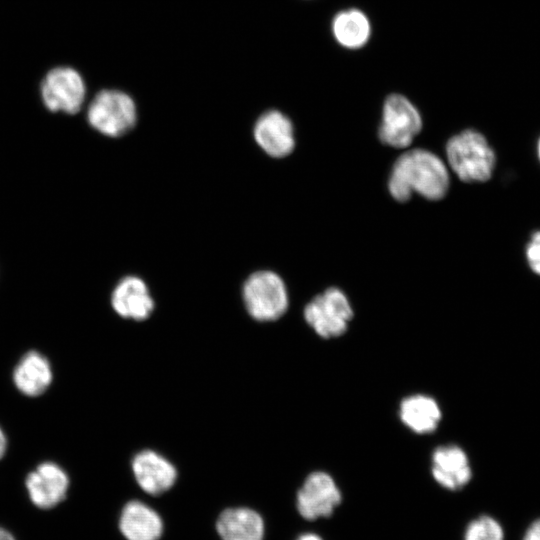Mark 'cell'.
<instances>
[{
	"instance_id": "1",
	"label": "cell",
	"mask_w": 540,
	"mask_h": 540,
	"mask_svg": "<svg viewBox=\"0 0 540 540\" xmlns=\"http://www.w3.org/2000/svg\"><path fill=\"white\" fill-rule=\"evenodd\" d=\"M450 186V175L445 162L426 149H411L402 153L390 171L387 188L391 197L403 203L414 193L430 200L445 197Z\"/></svg>"
},
{
	"instance_id": "2",
	"label": "cell",
	"mask_w": 540,
	"mask_h": 540,
	"mask_svg": "<svg viewBox=\"0 0 540 540\" xmlns=\"http://www.w3.org/2000/svg\"><path fill=\"white\" fill-rule=\"evenodd\" d=\"M447 163L466 183L488 181L496 166V154L486 137L477 130L465 129L453 135L445 147Z\"/></svg>"
},
{
	"instance_id": "3",
	"label": "cell",
	"mask_w": 540,
	"mask_h": 540,
	"mask_svg": "<svg viewBox=\"0 0 540 540\" xmlns=\"http://www.w3.org/2000/svg\"><path fill=\"white\" fill-rule=\"evenodd\" d=\"M87 120L95 130L110 137L129 132L137 122L135 100L120 89H102L90 101Z\"/></svg>"
},
{
	"instance_id": "4",
	"label": "cell",
	"mask_w": 540,
	"mask_h": 540,
	"mask_svg": "<svg viewBox=\"0 0 540 540\" xmlns=\"http://www.w3.org/2000/svg\"><path fill=\"white\" fill-rule=\"evenodd\" d=\"M242 296L249 315L262 322L279 319L289 304L283 279L268 270L251 274L243 285Z\"/></svg>"
},
{
	"instance_id": "5",
	"label": "cell",
	"mask_w": 540,
	"mask_h": 540,
	"mask_svg": "<svg viewBox=\"0 0 540 540\" xmlns=\"http://www.w3.org/2000/svg\"><path fill=\"white\" fill-rule=\"evenodd\" d=\"M422 128V116L406 96L392 93L386 97L378 129L382 144L395 149L407 148Z\"/></svg>"
},
{
	"instance_id": "6",
	"label": "cell",
	"mask_w": 540,
	"mask_h": 540,
	"mask_svg": "<svg viewBox=\"0 0 540 540\" xmlns=\"http://www.w3.org/2000/svg\"><path fill=\"white\" fill-rule=\"evenodd\" d=\"M353 316L351 303L337 287H330L316 295L304 308L309 326L323 338L342 335Z\"/></svg>"
},
{
	"instance_id": "7",
	"label": "cell",
	"mask_w": 540,
	"mask_h": 540,
	"mask_svg": "<svg viewBox=\"0 0 540 540\" xmlns=\"http://www.w3.org/2000/svg\"><path fill=\"white\" fill-rule=\"evenodd\" d=\"M40 93L45 107L52 112L77 113L86 98V83L76 69L58 66L42 79Z\"/></svg>"
},
{
	"instance_id": "8",
	"label": "cell",
	"mask_w": 540,
	"mask_h": 540,
	"mask_svg": "<svg viewBox=\"0 0 540 540\" xmlns=\"http://www.w3.org/2000/svg\"><path fill=\"white\" fill-rule=\"evenodd\" d=\"M71 480L69 473L55 461L39 462L24 478L29 501L40 510H51L67 498Z\"/></svg>"
},
{
	"instance_id": "9",
	"label": "cell",
	"mask_w": 540,
	"mask_h": 540,
	"mask_svg": "<svg viewBox=\"0 0 540 540\" xmlns=\"http://www.w3.org/2000/svg\"><path fill=\"white\" fill-rule=\"evenodd\" d=\"M342 494L335 480L324 471L310 473L297 492L296 508L306 520L328 518L341 503Z\"/></svg>"
},
{
	"instance_id": "10",
	"label": "cell",
	"mask_w": 540,
	"mask_h": 540,
	"mask_svg": "<svg viewBox=\"0 0 540 540\" xmlns=\"http://www.w3.org/2000/svg\"><path fill=\"white\" fill-rule=\"evenodd\" d=\"M253 135L260 148L274 158L286 157L295 148L293 123L279 110L262 113L256 120Z\"/></svg>"
},
{
	"instance_id": "11",
	"label": "cell",
	"mask_w": 540,
	"mask_h": 540,
	"mask_svg": "<svg viewBox=\"0 0 540 540\" xmlns=\"http://www.w3.org/2000/svg\"><path fill=\"white\" fill-rule=\"evenodd\" d=\"M132 471L139 486L148 494L159 495L170 489L177 478L174 465L153 450H142L132 460Z\"/></svg>"
},
{
	"instance_id": "12",
	"label": "cell",
	"mask_w": 540,
	"mask_h": 540,
	"mask_svg": "<svg viewBox=\"0 0 540 540\" xmlns=\"http://www.w3.org/2000/svg\"><path fill=\"white\" fill-rule=\"evenodd\" d=\"M431 473L443 488L457 491L472 478V469L465 451L456 445H443L432 454Z\"/></svg>"
},
{
	"instance_id": "13",
	"label": "cell",
	"mask_w": 540,
	"mask_h": 540,
	"mask_svg": "<svg viewBox=\"0 0 540 540\" xmlns=\"http://www.w3.org/2000/svg\"><path fill=\"white\" fill-rule=\"evenodd\" d=\"M111 305L122 318L145 320L151 315L155 304L146 283L141 278L126 276L115 286L111 295Z\"/></svg>"
},
{
	"instance_id": "14",
	"label": "cell",
	"mask_w": 540,
	"mask_h": 540,
	"mask_svg": "<svg viewBox=\"0 0 540 540\" xmlns=\"http://www.w3.org/2000/svg\"><path fill=\"white\" fill-rule=\"evenodd\" d=\"M15 388L30 398L44 394L53 381L49 360L40 352L30 350L18 361L12 372Z\"/></svg>"
},
{
	"instance_id": "15",
	"label": "cell",
	"mask_w": 540,
	"mask_h": 540,
	"mask_svg": "<svg viewBox=\"0 0 540 540\" xmlns=\"http://www.w3.org/2000/svg\"><path fill=\"white\" fill-rule=\"evenodd\" d=\"M119 528L127 540H158L163 524L160 516L140 501H130L122 509Z\"/></svg>"
},
{
	"instance_id": "16",
	"label": "cell",
	"mask_w": 540,
	"mask_h": 540,
	"mask_svg": "<svg viewBox=\"0 0 540 540\" xmlns=\"http://www.w3.org/2000/svg\"><path fill=\"white\" fill-rule=\"evenodd\" d=\"M331 32L340 46L356 50L368 43L372 29L368 16L362 10L347 8L334 15Z\"/></svg>"
},
{
	"instance_id": "17",
	"label": "cell",
	"mask_w": 540,
	"mask_h": 540,
	"mask_svg": "<svg viewBox=\"0 0 540 540\" xmlns=\"http://www.w3.org/2000/svg\"><path fill=\"white\" fill-rule=\"evenodd\" d=\"M217 531L222 540H263L264 522L254 510L229 508L220 514Z\"/></svg>"
},
{
	"instance_id": "18",
	"label": "cell",
	"mask_w": 540,
	"mask_h": 540,
	"mask_svg": "<svg viewBox=\"0 0 540 540\" xmlns=\"http://www.w3.org/2000/svg\"><path fill=\"white\" fill-rule=\"evenodd\" d=\"M399 416L410 430L415 433L426 434L433 432L438 427L441 410L432 397L415 394L401 402Z\"/></svg>"
},
{
	"instance_id": "19",
	"label": "cell",
	"mask_w": 540,
	"mask_h": 540,
	"mask_svg": "<svg viewBox=\"0 0 540 540\" xmlns=\"http://www.w3.org/2000/svg\"><path fill=\"white\" fill-rule=\"evenodd\" d=\"M464 540H504V530L495 518L482 515L469 522Z\"/></svg>"
},
{
	"instance_id": "20",
	"label": "cell",
	"mask_w": 540,
	"mask_h": 540,
	"mask_svg": "<svg viewBox=\"0 0 540 540\" xmlns=\"http://www.w3.org/2000/svg\"><path fill=\"white\" fill-rule=\"evenodd\" d=\"M525 257L530 270L540 276V230L530 236L525 248Z\"/></svg>"
},
{
	"instance_id": "21",
	"label": "cell",
	"mask_w": 540,
	"mask_h": 540,
	"mask_svg": "<svg viewBox=\"0 0 540 540\" xmlns=\"http://www.w3.org/2000/svg\"><path fill=\"white\" fill-rule=\"evenodd\" d=\"M522 540H540V519L530 524Z\"/></svg>"
},
{
	"instance_id": "22",
	"label": "cell",
	"mask_w": 540,
	"mask_h": 540,
	"mask_svg": "<svg viewBox=\"0 0 540 540\" xmlns=\"http://www.w3.org/2000/svg\"><path fill=\"white\" fill-rule=\"evenodd\" d=\"M8 450V438L0 426V461H2Z\"/></svg>"
},
{
	"instance_id": "23",
	"label": "cell",
	"mask_w": 540,
	"mask_h": 540,
	"mask_svg": "<svg viewBox=\"0 0 540 540\" xmlns=\"http://www.w3.org/2000/svg\"><path fill=\"white\" fill-rule=\"evenodd\" d=\"M0 540H16V538L8 529L0 526Z\"/></svg>"
},
{
	"instance_id": "24",
	"label": "cell",
	"mask_w": 540,
	"mask_h": 540,
	"mask_svg": "<svg viewBox=\"0 0 540 540\" xmlns=\"http://www.w3.org/2000/svg\"><path fill=\"white\" fill-rule=\"evenodd\" d=\"M296 540H323V539L321 538V536L315 533L308 532V533L301 534Z\"/></svg>"
},
{
	"instance_id": "25",
	"label": "cell",
	"mask_w": 540,
	"mask_h": 540,
	"mask_svg": "<svg viewBox=\"0 0 540 540\" xmlns=\"http://www.w3.org/2000/svg\"><path fill=\"white\" fill-rule=\"evenodd\" d=\"M537 154H538V158L540 160V138H539L538 143H537Z\"/></svg>"
}]
</instances>
